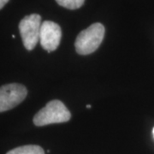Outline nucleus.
<instances>
[{"mask_svg":"<svg viewBox=\"0 0 154 154\" xmlns=\"http://www.w3.org/2000/svg\"><path fill=\"white\" fill-rule=\"evenodd\" d=\"M71 114L65 105L59 100L48 102L33 117V123L38 127L69 121Z\"/></svg>","mask_w":154,"mask_h":154,"instance_id":"f03ea898","label":"nucleus"},{"mask_svg":"<svg viewBox=\"0 0 154 154\" xmlns=\"http://www.w3.org/2000/svg\"><path fill=\"white\" fill-rule=\"evenodd\" d=\"M57 3L62 7L69 10H76L84 5L85 0H56Z\"/></svg>","mask_w":154,"mask_h":154,"instance_id":"0eeeda50","label":"nucleus"},{"mask_svg":"<svg viewBox=\"0 0 154 154\" xmlns=\"http://www.w3.org/2000/svg\"><path fill=\"white\" fill-rule=\"evenodd\" d=\"M10 0H0V10H2Z\"/></svg>","mask_w":154,"mask_h":154,"instance_id":"6e6552de","label":"nucleus"},{"mask_svg":"<svg viewBox=\"0 0 154 154\" xmlns=\"http://www.w3.org/2000/svg\"><path fill=\"white\" fill-rule=\"evenodd\" d=\"M41 24V17L38 14L27 16L19 23L22 42L28 51H32L39 41Z\"/></svg>","mask_w":154,"mask_h":154,"instance_id":"7ed1b4c3","label":"nucleus"},{"mask_svg":"<svg viewBox=\"0 0 154 154\" xmlns=\"http://www.w3.org/2000/svg\"><path fill=\"white\" fill-rule=\"evenodd\" d=\"M62 38L60 26L51 21H45L41 24L39 42L46 51L51 52L57 50Z\"/></svg>","mask_w":154,"mask_h":154,"instance_id":"39448f33","label":"nucleus"},{"mask_svg":"<svg viewBox=\"0 0 154 154\" xmlns=\"http://www.w3.org/2000/svg\"><path fill=\"white\" fill-rule=\"evenodd\" d=\"M152 134H153V136H154V128H153V129H152Z\"/></svg>","mask_w":154,"mask_h":154,"instance_id":"9d476101","label":"nucleus"},{"mask_svg":"<svg viewBox=\"0 0 154 154\" xmlns=\"http://www.w3.org/2000/svg\"><path fill=\"white\" fill-rule=\"evenodd\" d=\"M6 154H45L43 149L36 145H28L13 149Z\"/></svg>","mask_w":154,"mask_h":154,"instance_id":"423d86ee","label":"nucleus"},{"mask_svg":"<svg viewBox=\"0 0 154 154\" xmlns=\"http://www.w3.org/2000/svg\"><path fill=\"white\" fill-rule=\"evenodd\" d=\"M105 29L103 24L94 23L78 34L75 46L80 55H88L94 52L101 45L105 37Z\"/></svg>","mask_w":154,"mask_h":154,"instance_id":"f257e3e1","label":"nucleus"},{"mask_svg":"<svg viewBox=\"0 0 154 154\" xmlns=\"http://www.w3.org/2000/svg\"><path fill=\"white\" fill-rule=\"evenodd\" d=\"M91 107H92V106H91V105H87V108H91Z\"/></svg>","mask_w":154,"mask_h":154,"instance_id":"1a4fd4ad","label":"nucleus"},{"mask_svg":"<svg viewBox=\"0 0 154 154\" xmlns=\"http://www.w3.org/2000/svg\"><path fill=\"white\" fill-rule=\"evenodd\" d=\"M28 94L22 84L11 83L0 87V112L10 110L21 104Z\"/></svg>","mask_w":154,"mask_h":154,"instance_id":"20e7f679","label":"nucleus"}]
</instances>
